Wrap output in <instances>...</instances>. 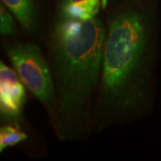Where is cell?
Wrapping results in <instances>:
<instances>
[{
  "label": "cell",
  "mask_w": 161,
  "mask_h": 161,
  "mask_svg": "<svg viewBox=\"0 0 161 161\" xmlns=\"http://www.w3.org/2000/svg\"><path fill=\"white\" fill-rule=\"evenodd\" d=\"M16 33L15 23L10 12L3 6H0V34L14 36Z\"/></svg>",
  "instance_id": "cell-8"
},
{
  "label": "cell",
  "mask_w": 161,
  "mask_h": 161,
  "mask_svg": "<svg viewBox=\"0 0 161 161\" xmlns=\"http://www.w3.org/2000/svg\"><path fill=\"white\" fill-rule=\"evenodd\" d=\"M6 53L23 85L45 108L52 126L57 120V99L50 65L33 43H17Z\"/></svg>",
  "instance_id": "cell-3"
},
{
  "label": "cell",
  "mask_w": 161,
  "mask_h": 161,
  "mask_svg": "<svg viewBox=\"0 0 161 161\" xmlns=\"http://www.w3.org/2000/svg\"><path fill=\"white\" fill-rule=\"evenodd\" d=\"M27 139V134L23 132L16 124H10L0 129V151L14 146Z\"/></svg>",
  "instance_id": "cell-7"
},
{
  "label": "cell",
  "mask_w": 161,
  "mask_h": 161,
  "mask_svg": "<svg viewBox=\"0 0 161 161\" xmlns=\"http://www.w3.org/2000/svg\"><path fill=\"white\" fill-rule=\"evenodd\" d=\"M100 0H60L59 17L88 21L98 15Z\"/></svg>",
  "instance_id": "cell-5"
},
{
  "label": "cell",
  "mask_w": 161,
  "mask_h": 161,
  "mask_svg": "<svg viewBox=\"0 0 161 161\" xmlns=\"http://www.w3.org/2000/svg\"><path fill=\"white\" fill-rule=\"evenodd\" d=\"M152 47L149 12L132 4L107 20L102 71L93 111V127L132 120L148 99Z\"/></svg>",
  "instance_id": "cell-1"
},
{
  "label": "cell",
  "mask_w": 161,
  "mask_h": 161,
  "mask_svg": "<svg viewBox=\"0 0 161 161\" xmlns=\"http://www.w3.org/2000/svg\"><path fill=\"white\" fill-rule=\"evenodd\" d=\"M2 2L23 29L32 31L36 28L37 14L34 0H2Z\"/></svg>",
  "instance_id": "cell-6"
},
{
  "label": "cell",
  "mask_w": 161,
  "mask_h": 161,
  "mask_svg": "<svg viewBox=\"0 0 161 161\" xmlns=\"http://www.w3.org/2000/svg\"><path fill=\"white\" fill-rule=\"evenodd\" d=\"M26 103V92L15 70L0 63V111L6 119L17 121Z\"/></svg>",
  "instance_id": "cell-4"
},
{
  "label": "cell",
  "mask_w": 161,
  "mask_h": 161,
  "mask_svg": "<svg viewBox=\"0 0 161 161\" xmlns=\"http://www.w3.org/2000/svg\"><path fill=\"white\" fill-rule=\"evenodd\" d=\"M106 25L59 17L49 40V65L55 84L60 140H79L93 128L92 102L101 78Z\"/></svg>",
  "instance_id": "cell-2"
}]
</instances>
